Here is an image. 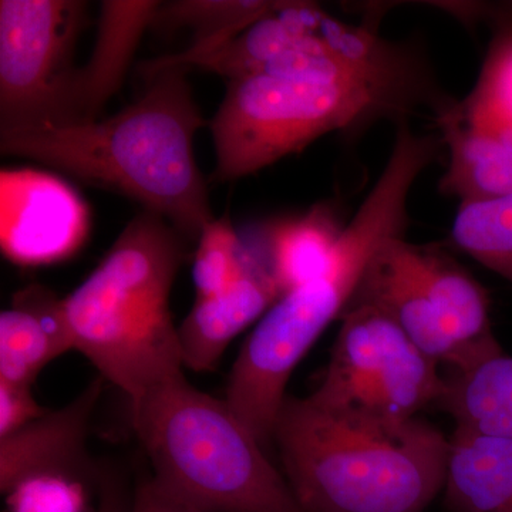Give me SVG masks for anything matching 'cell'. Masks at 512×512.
I'll use <instances>...</instances> for the list:
<instances>
[{
  "label": "cell",
  "mask_w": 512,
  "mask_h": 512,
  "mask_svg": "<svg viewBox=\"0 0 512 512\" xmlns=\"http://www.w3.org/2000/svg\"><path fill=\"white\" fill-rule=\"evenodd\" d=\"M451 237L461 251L512 284V195L460 202Z\"/></svg>",
  "instance_id": "obj_22"
},
{
  "label": "cell",
  "mask_w": 512,
  "mask_h": 512,
  "mask_svg": "<svg viewBox=\"0 0 512 512\" xmlns=\"http://www.w3.org/2000/svg\"><path fill=\"white\" fill-rule=\"evenodd\" d=\"M443 504L447 512H512V439L456 427Z\"/></svg>",
  "instance_id": "obj_17"
},
{
  "label": "cell",
  "mask_w": 512,
  "mask_h": 512,
  "mask_svg": "<svg viewBox=\"0 0 512 512\" xmlns=\"http://www.w3.org/2000/svg\"><path fill=\"white\" fill-rule=\"evenodd\" d=\"M194 256L197 298H208L228 288L244 271L249 249L232 227L227 215L205 225Z\"/></svg>",
  "instance_id": "obj_23"
},
{
  "label": "cell",
  "mask_w": 512,
  "mask_h": 512,
  "mask_svg": "<svg viewBox=\"0 0 512 512\" xmlns=\"http://www.w3.org/2000/svg\"><path fill=\"white\" fill-rule=\"evenodd\" d=\"M128 510H130V505L126 504L121 495L114 494L107 485L103 498H101L99 512H128Z\"/></svg>",
  "instance_id": "obj_28"
},
{
  "label": "cell",
  "mask_w": 512,
  "mask_h": 512,
  "mask_svg": "<svg viewBox=\"0 0 512 512\" xmlns=\"http://www.w3.org/2000/svg\"><path fill=\"white\" fill-rule=\"evenodd\" d=\"M436 406L457 429L512 439V356L501 353L464 372H447Z\"/></svg>",
  "instance_id": "obj_18"
},
{
  "label": "cell",
  "mask_w": 512,
  "mask_h": 512,
  "mask_svg": "<svg viewBox=\"0 0 512 512\" xmlns=\"http://www.w3.org/2000/svg\"><path fill=\"white\" fill-rule=\"evenodd\" d=\"M282 293L264 261L249 251L241 275L225 291L197 298L178 326L184 367L212 372L239 333L265 315Z\"/></svg>",
  "instance_id": "obj_12"
},
{
  "label": "cell",
  "mask_w": 512,
  "mask_h": 512,
  "mask_svg": "<svg viewBox=\"0 0 512 512\" xmlns=\"http://www.w3.org/2000/svg\"><path fill=\"white\" fill-rule=\"evenodd\" d=\"M444 375L386 312L349 303L329 365L308 396L322 412L375 426H402L439 402Z\"/></svg>",
  "instance_id": "obj_7"
},
{
  "label": "cell",
  "mask_w": 512,
  "mask_h": 512,
  "mask_svg": "<svg viewBox=\"0 0 512 512\" xmlns=\"http://www.w3.org/2000/svg\"><path fill=\"white\" fill-rule=\"evenodd\" d=\"M100 394L101 382L96 380L62 409L46 410L22 429L0 437L2 494L40 474L90 473L87 430Z\"/></svg>",
  "instance_id": "obj_13"
},
{
  "label": "cell",
  "mask_w": 512,
  "mask_h": 512,
  "mask_svg": "<svg viewBox=\"0 0 512 512\" xmlns=\"http://www.w3.org/2000/svg\"><path fill=\"white\" fill-rule=\"evenodd\" d=\"M448 164L440 192L460 202L512 195V124L480 119L450 103L436 114Z\"/></svg>",
  "instance_id": "obj_11"
},
{
  "label": "cell",
  "mask_w": 512,
  "mask_h": 512,
  "mask_svg": "<svg viewBox=\"0 0 512 512\" xmlns=\"http://www.w3.org/2000/svg\"><path fill=\"white\" fill-rule=\"evenodd\" d=\"M404 242V237L393 238L377 251L352 301L382 309L424 355L448 372H461L460 348L414 274Z\"/></svg>",
  "instance_id": "obj_10"
},
{
  "label": "cell",
  "mask_w": 512,
  "mask_h": 512,
  "mask_svg": "<svg viewBox=\"0 0 512 512\" xmlns=\"http://www.w3.org/2000/svg\"><path fill=\"white\" fill-rule=\"evenodd\" d=\"M87 10L80 0L0 2V130L76 121L73 59Z\"/></svg>",
  "instance_id": "obj_8"
},
{
  "label": "cell",
  "mask_w": 512,
  "mask_h": 512,
  "mask_svg": "<svg viewBox=\"0 0 512 512\" xmlns=\"http://www.w3.org/2000/svg\"><path fill=\"white\" fill-rule=\"evenodd\" d=\"M413 107L367 84L301 82L262 73L228 80L210 123L217 157L212 180L248 177L332 131L400 116Z\"/></svg>",
  "instance_id": "obj_6"
},
{
  "label": "cell",
  "mask_w": 512,
  "mask_h": 512,
  "mask_svg": "<svg viewBox=\"0 0 512 512\" xmlns=\"http://www.w3.org/2000/svg\"><path fill=\"white\" fill-rule=\"evenodd\" d=\"M316 8L308 2H279L271 13L224 45L177 67H201L228 80L259 73L308 30Z\"/></svg>",
  "instance_id": "obj_19"
},
{
  "label": "cell",
  "mask_w": 512,
  "mask_h": 512,
  "mask_svg": "<svg viewBox=\"0 0 512 512\" xmlns=\"http://www.w3.org/2000/svg\"><path fill=\"white\" fill-rule=\"evenodd\" d=\"M154 483L197 512H303L227 400L175 373L131 402Z\"/></svg>",
  "instance_id": "obj_5"
},
{
  "label": "cell",
  "mask_w": 512,
  "mask_h": 512,
  "mask_svg": "<svg viewBox=\"0 0 512 512\" xmlns=\"http://www.w3.org/2000/svg\"><path fill=\"white\" fill-rule=\"evenodd\" d=\"M338 215L329 205H315L302 217L272 225L266 232L264 262L282 295L318 278L342 234Z\"/></svg>",
  "instance_id": "obj_21"
},
{
  "label": "cell",
  "mask_w": 512,
  "mask_h": 512,
  "mask_svg": "<svg viewBox=\"0 0 512 512\" xmlns=\"http://www.w3.org/2000/svg\"><path fill=\"white\" fill-rule=\"evenodd\" d=\"M407 259L460 348L464 370L504 353L491 326L484 286L440 248L404 242Z\"/></svg>",
  "instance_id": "obj_14"
},
{
  "label": "cell",
  "mask_w": 512,
  "mask_h": 512,
  "mask_svg": "<svg viewBox=\"0 0 512 512\" xmlns=\"http://www.w3.org/2000/svg\"><path fill=\"white\" fill-rule=\"evenodd\" d=\"M89 478L90 473L69 471L30 477L3 494L8 512H87Z\"/></svg>",
  "instance_id": "obj_25"
},
{
  "label": "cell",
  "mask_w": 512,
  "mask_h": 512,
  "mask_svg": "<svg viewBox=\"0 0 512 512\" xmlns=\"http://www.w3.org/2000/svg\"><path fill=\"white\" fill-rule=\"evenodd\" d=\"M86 202L62 178L32 168L0 174V245L22 266L56 264L89 235Z\"/></svg>",
  "instance_id": "obj_9"
},
{
  "label": "cell",
  "mask_w": 512,
  "mask_h": 512,
  "mask_svg": "<svg viewBox=\"0 0 512 512\" xmlns=\"http://www.w3.org/2000/svg\"><path fill=\"white\" fill-rule=\"evenodd\" d=\"M45 412L36 402L32 386L0 382V437L15 433Z\"/></svg>",
  "instance_id": "obj_26"
},
{
  "label": "cell",
  "mask_w": 512,
  "mask_h": 512,
  "mask_svg": "<svg viewBox=\"0 0 512 512\" xmlns=\"http://www.w3.org/2000/svg\"><path fill=\"white\" fill-rule=\"evenodd\" d=\"M279 5L266 0H177L160 3L151 28L171 30L191 28L194 42L177 55L158 57L140 67L143 76L163 67L180 66L192 57L217 49L256 20L264 18Z\"/></svg>",
  "instance_id": "obj_20"
},
{
  "label": "cell",
  "mask_w": 512,
  "mask_h": 512,
  "mask_svg": "<svg viewBox=\"0 0 512 512\" xmlns=\"http://www.w3.org/2000/svg\"><path fill=\"white\" fill-rule=\"evenodd\" d=\"M460 106L470 116L512 124V23L508 20L491 42L473 92Z\"/></svg>",
  "instance_id": "obj_24"
},
{
  "label": "cell",
  "mask_w": 512,
  "mask_h": 512,
  "mask_svg": "<svg viewBox=\"0 0 512 512\" xmlns=\"http://www.w3.org/2000/svg\"><path fill=\"white\" fill-rule=\"evenodd\" d=\"M185 242L161 215H136L92 274L64 299L74 350L134 402L183 372L170 311Z\"/></svg>",
  "instance_id": "obj_4"
},
{
  "label": "cell",
  "mask_w": 512,
  "mask_h": 512,
  "mask_svg": "<svg viewBox=\"0 0 512 512\" xmlns=\"http://www.w3.org/2000/svg\"><path fill=\"white\" fill-rule=\"evenodd\" d=\"M433 163V151L423 141L396 138L382 174L343 228L325 271L282 295L245 340L225 400L262 446L274 440L295 367L346 311L377 251L390 239L404 237L413 185Z\"/></svg>",
  "instance_id": "obj_2"
},
{
  "label": "cell",
  "mask_w": 512,
  "mask_h": 512,
  "mask_svg": "<svg viewBox=\"0 0 512 512\" xmlns=\"http://www.w3.org/2000/svg\"><path fill=\"white\" fill-rule=\"evenodd\" d=\"M161 2L104 0L92 55L76 72L74 119L97 120L111 97L119 92L136 55L141 37L153 25Z\"/></svg>",
  "instance_id": "obj_16"
},
{
  "label": "cell",
  "mask_w": 512,
  "mask_h": 512,
  "mask_svg": "<svg viewBox=\"0 0 512 512\" xmlns=\"http://www.w3.org/2000/svg\"><path fill=\"white\" fill-rule=\"evenodd\" d=\"M185 73L173 66L146 74L144 93L107 119L0 130V150L140 202L198 241L214 215L194 156L205 119Z\"/></svg>",
  "instance_id": "obj_1"
},
{
  "label": "cell",
  "mask_w": 512,
  "mask_h": 512,
  "mask_svg": "<svg viewBox=\"0 0 512 512\" xmlns=\"http://www.w3.org/2000/svg\"><path fill=\"white\" fill-rule=\"evenodd\" d=\"M128 512H197L161 490L153 478L147 477L137 485Z\"/></svg>",
  "instance_id": "obj_27"
},
{
  "label": "cell",
  "mask_w": 512,
  "mask_h": 512,
  "mask_svg": "<svg viewBox=\"0 0 512 512\" xmlns=\"http://www.w3.org/2000/svg\"><path fill=\"white\" fill-rule=\"evenodd\" d=\"M274 440L303 512H426L446 481L450 439L420 419L356 423L286 396Z\"/></svg>",
  "instance_id": "obj_3"
},
{
  "label": "cell",
  "mask_w": 512,
  "mask_h": 512,
  "mask_svg": "<svg viewBox=\"0 0 512 512\" xmlns=\"http://www.w3.org/2000/svg\"><path fill=\"white\" fill-rule=\"evenodd\" d=\"M74 350L64 299L43 285L13 295L0 313V382L33 386L57 357Z\"/></svg>",
  "instance_id": "obj_15"
}]
</instances>
